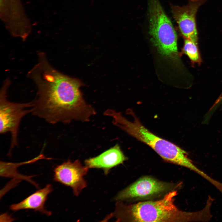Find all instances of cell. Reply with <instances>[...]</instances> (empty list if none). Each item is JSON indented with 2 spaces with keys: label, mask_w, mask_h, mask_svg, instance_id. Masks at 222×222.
Segmentation results:
<instances>
[{
  "label": "cell",
  "mask_w": 222,
  "mask_h": 222,
  "mask_svg": "<svg viewBox=\"0 0 222 222\" xmlns=\"http://www.w3.org/2000/svg\"><path fill=\"white\" fill-rule=\"evenodd\" d=\"M197 44L190 39H185L183 50L192 61L199 63L201 60Z\"/></svg>",
  "instance_id": "7c38bea8"
},
{
  "label": "cell",
  "mask_w": 222,
  "mask_h": 222,
  "mask_svg": "<svg viewBox=\"0 0 222 222\" xmlns=\"http://www.w3.org/2000/svg\"><path fill=\"white\" fill-rule=\"evenodd\" d=\"M126 159L120 146L117 144L99 155L86 159L84 162L89 168L102 169L107 175L111 168L122 164Z\"/></svg>",
  "instance_id": "30bf717a"
},
{
  "label": "cell",
  "mask_w": 222,
  "mask_h": 222,
  "mask_svg": "<svg viewBox=\"0 0 222 222\" xmlns=\"http://www.w3.org/2000/svg\"><path fill=\"white\" fill-rule=\"evenodd\" d=\"M2 18L8 30L15 37L24 38L30 32L29 22L20 0H1Z\"/></svg>",
  "instance_id": "8992f818"
},
{
  "label": "cell",
  "mask_w": 222,
  "mask_h": 222,
  "mask_svg": "<svg viewBox=\"0 0 222 222\" xmlns=\"http://www.w3.org/2000/svg\"><path fill=\"white\" fill-rule=\"evenodd\" d=\"M133 120L129 121L121 113L114 110L109 113L113 124L130 136L146 144L152 149L163 160L187 168L196 173L200 170L188 157L187 153L177 145L154 134L141 123L131 109L127 111Z\"/></svg>",
  "instance_id": "3957f363"
},
{
  "label": "cell",
  "mask_w": 222,
  "mask_h": 222,
  "mask_svg": "<svg viewBox=\"0 0 222 222\" xmlns=\"http://www.w3.org/2000/svg\"><path fill=\"white\" fill-rule=\"evenodd\" d=\"M10 81H4L0 93V133L10 132L11 139L9 153L18 145L19 127L22 118L31 113L32 101L18 103L12 102L7 98V91Z\"/></svg>",
  "instance_id": "5b68a950"
},
{
  "label": "cell",
  "mask_w": 222,
  "mask_h": 222,
  "mask_svg": "<svg viewBox=\"0 0 222 222\" xmlns=\"http://www.w3.org/2000/svg\"><path fill=\"white\" fill-rule=\"evenodd\" d=\"M208 0H188L187 4L183 6L173 5L172 15L179 29L185 39L198 44V32L196 15L199 8Z\"/></svg>",
  "instance_id": "9c48e42d"
},
{
  "label": "cell",
  "mask_w": 222,
  "mask_h": 222,
  "mask_svg": "<svg viewBox=\"0 0 222 222\" xmlns=\"http://www.w3.org/2000/svg\"><path fill=\"white\" fill-rule=\"evenodd\" d=\"M38 56L37 63L27 74L37 89L32 101V114L54 124L89 121L96 112L84 100L81 82L55 69L44 52H39Z\"/></svg>",
  "instance_id": "6da1fadb"
},
{
  "label": "cell",
  "mask_w": 222,
  "mask_h": 222,
  "mask_svg": "<svg viewBox=\"0 0 222 222\" xmlns=\"http://www.w3.org/2000/svg\"><path fill=\"white\" fill-rule=\"evenodd\" d=\"M52 190V186L47 184L43 188L36 191L20 202L12 204L10 208L14 211L22 209H33L50 216L52 214L51 212L45 209L44 206L48 195Z\"/></svg>",
  "instance_id": "8fae6325"
},
{
  "label": "cell",
  "mask_w": 222,
  "mask_h": 222,
  "mask_svg": "<svg viewBox=\"0 0 222 222\" xmlns=\"http://www.w3.org/2000/svg\"><path fill=\"white\" fill-rule=\"evenodd\" d=\"M177 191H172L162 199L140 202L132 204L117 201L114 212L108 216L117 221L188 222L205 221L206 211L188 212L179 209L174 203Z\"/></svg>",
  "instance_id": "7a4b0ae2"
},
{
  "label": "cell",
  "mask_w": 222,
  "mask_h": 222,
  "mask_svg": "<svg viewBox=\"0 0 222 222\" xmlns=\"http://www.w3.org/2000/svg\"><path fill=\"white\" fill-rule=\"evenodd\" d=\"M88 169L86 166H83L79 160L72 162L68 160L55 168L53 179L71 187L74 195L77 196L87 186L84 176L88 173Z\"/></svg>",
  "instance_id": "52a82bcc"
},
{
  "label": "cell",
  "mask_w": 222,
  "mask_h": 222,
  "mask_svg": "<svg viewBox=\"0 0 222 222\" xmlns=\"http://www.w3.org/2000/svg\"><path fill=\"white\" fill-rule=\"evenodd\" d=\"M149 16V33L158 51L165 57L177 58V34L159 0H150Z\"/></svg>",
  "instance_id": "277c9868"
},
{
  "label": "cell",
  "mask_w": 222,
  "mask_h": 222,
  "mask_svg": "<svg viewBox=\"0 0 222 222\" xmlns=\"http://www.w3.org/2000/svg\"><path fill=\"white\" fill-rule=\"evenodd\" d=\"M173 186L148 176L139 179L119 192L115 197L117 201L143 198L164 192L171 189Z\"/></svg>",
  "instance_id": "ba28073f"
}]
</instances>
